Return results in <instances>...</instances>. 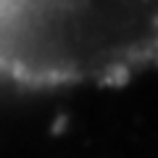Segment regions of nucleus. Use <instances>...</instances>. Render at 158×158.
Here are the masks:
<instances>
[{"label":"nucleus","mask_w":158,"mask_h":158,"mask_svg":"<svg viewBox=\"0 0 158 158\" xmlns=\"http://www.w3.org/2000/svg\"><path fill=\"white\" fill-rule=\"evenodd\" d=\"M158 66V0H0V77L29 87L118 85Z\"/></svg>","instance_id":"obj_1"}]
</instances>
